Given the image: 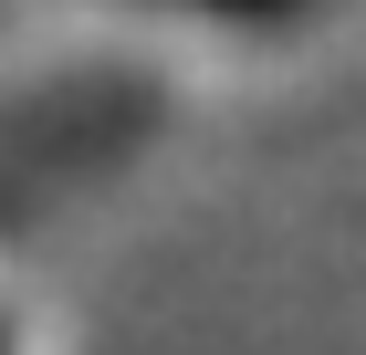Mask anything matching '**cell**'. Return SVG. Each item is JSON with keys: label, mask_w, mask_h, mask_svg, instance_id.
<instances>
[{"label": "cell", "mask_w": 366, "mask_h": 355, "mask_svg": "<svg viewBox=\"0 0 366 355\" xmlns=\"http://www.w3.org/2000/svg\"><path fill=\"white\" fill-rule=\"evenodd\" d=\"M157 11H199V21H230V31H293L325 0H157Z\"/></svg>", "instance_id": "6da1fadb"}, {"label": "cell", "mask_w": 366, "mask_h": 355, "mask_svg": "<svg viewBox=\"0 0 366 355\" xmlns=\"http://www.w3.org/2000/svg\"><path fill=\"white\" fill-rule=\"evenodd\" d=\"M0 355H11V345H0Z\"/></svg>", "instance_id": "7a4b0ae2"}]
</instances>
